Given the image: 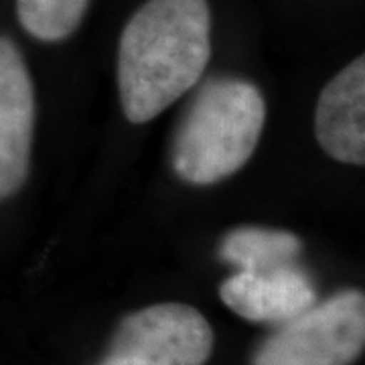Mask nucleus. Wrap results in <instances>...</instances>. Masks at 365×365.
Returning <instances> with one entry per match:
<instances>
[{
	"instance_id": "9",
	"label": "nucleus",
	"mask_w": 365,
	"mask_h": 365,
	"mask_svg": "<svg viewBox=\"0 0 365 365\" xmlns=\"http://www.w3.org/2000/svg\"><path fill=\"white\" fill-rule=\"evenodd\" d=\"M91 0H16L19 23L33 39L59 43L81 25Z\"/></svg>"
},
{
	"instance_id": "6",
	"label": "nucleus",
	"mask_w": 365,
	"mask_h": 365,
	"mask_svg": "<svg viewBox=\"0 0 365 365\" xmlns=\"http://www.w3.org/2000/svg\"><path fill=\"white\" fill-rule=\"evenodd\" d=\"M220 297L227 309L252 323L280 325L317 302V287L300 264L270 270H237L225 278Z\"/></svg>"
},
{
	"instance_id": "2",
	"label": "nucleus",
	"mask_w": 365,
	"mask_h": 365,
	"mask_svg": "<svg viewBox=\"0 0 365 365\" xmlns=\"http://www.w3.org/2000/svg\"><path fill=\"white\" fill-rule=\"evenodd\" d=\"M266 102L256 83L209 78L193 96L173 138L170 163L187 185L207 187L232 177L260 143Z\"/></svg>"
},
{
	"instance_id": "8",
	"label": "nucleus",
	"mask_w": 365,
	"mask_h": 365,
	"mask_svg": "<svg viewBox=\"0 0 365 365\" xmlns=\"http://www.w3.org/2000/svg\"><path fill=\"white\" fill-rule=\"evenodd\" d=\"M302 240L288 230L240 225L223 235L220 258L237 270H270L299 264Z\"/></svg>"
},
{
	"instance_id": "3",
	"label": "nucleus",
	"mask_w": 365,
	"mask_h": 365,
	"mask_svg": "<svg viewBox=\"0 0 365 365\" xmlns=\"http://www.w3.org/2000/svg\"><path fill=\"white\" fill-rule=\"evenodd\" d=\"M364 349L365 297L345 288L280 323L250 365H353Z\"/></svg>"
},
{
	"instance_id": "5",
	"label": "nucleus",
	"mask_w": 365,
	"mask_h": 365,
	"mask_svg": "<svg viewBox=\"0 0 365 365\" xmlns=\"http://www.w3.org/2000/svg\"><path fill=\"white\" fill-rule=\"evenodd\" d=\"M35 88L16 43L0 35V201L23 189L31 170Z\"/></svg>"
},
{
	"instance_id": "4",
	"label": "nucleus",
	"mask_w": 365,
	"mask_h": 365,
	"mask_svg": "<svg viewBox=\"0 0 365 365\" xmlns=\"http://www.w3.org/2000/svg\"><path fill=\"white\" fill-rule=\"evenodd\" d=\"M209 321L182 302L126 314L98 365H205L213 353Z\"/></svg>"
},
{
	"instance_id": "1",
	"label": "nucleus",
	"mask_w": 365,
	"mask_h": 365,
	"mask_svg": "<svg viewBox=\"0 0 365 365\" xmlns=\"http://www.w3.org/2000/svg\"><path fill=\"white\" fill-rule=\"evenodd\" d=\"M211 59L207 0H146L118 45V91L124 116L146 124L203 78Z\"/></svg>"
},
{
	"instance_id": "7",
	"label": "nucleus",
	"mask_w": 365,
	"mask_h": 365,
	"mask_svg": "<svg viewBox=\"0 0 365 365\" xmlns=\"http://www.w3.org/2000/svg\"><path fill=\"white\" fill-rule=\"evenodd\" d=\"M314 136L327 155L365 165V57H357L327 83L314 110Z\"/></svg>"
}]
</instances>
